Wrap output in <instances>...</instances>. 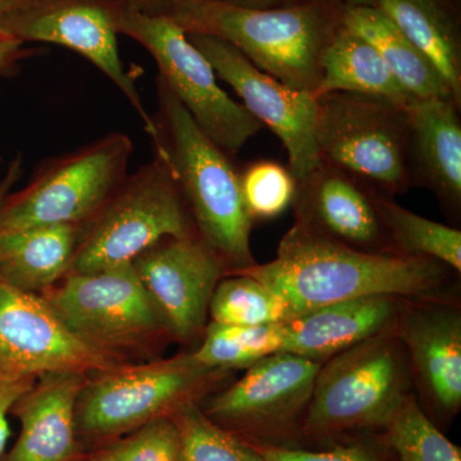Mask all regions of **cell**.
<instances>
[{
    "instance_id": "6da1fadb",
    "label": "cell",
    "mask_w": 461,
    "mask_h": 461,
    "mask_svg": "<svg viewBox=\"0 0 461 461\" xmlns=\"http://www.w3.org/2000/svg\"><path fill=\"white\" fill-rule=\"evenodd\" d=\"M227 275L256 278L302 314L369 295L437 300L448 267L429 258L357 250L295 223L282 238L275 260Z\"/></svg>"
},
{
    "instance_id": "7a4b0ae2",
    "label": "cell",
    "mask_w": 461,
    "mask_h": 461,
    "mask_svg": "<svg viewBox=\"0 0 461 461\" xmlns=\"http://www.w3.org/2000/svg\"><path fill=\"white\" fill-rule=\"evenodd\" d=\"M344 0H302L275 8H244L220 0H178L163 16L186 33L222 39L260 71L312 94L321 58L341 25Z\"/></svg>"
},
{
    "instance_id": "3957f363",
    "label": "cell",
    "mask_w": 461,
    "mask_h": 461,
    "mask_svg": "<svg viewBox=\"0 0 461 461\" xmlns=\"http://www.w3.org/2000/svg\"><path fill=\"white\" fill-rule=\"evenodd\" d=\"M157 136L159 157L180 187L200 238L227 266V272L256 264L251 253L253 220L242 196L240 173L158 76ZM226 272V273H227Z\"/></svg>"
},
{
    "instance_id": "277c9868",
    "label": "cell",
    "mask_w": 461,
    "mask_h": 461,
    "mask_svg": "<svg viewBox=\"0 0 461 461\" xmlns=\"http://www.w3.org/2000/svg\"><path fill=\"white\" fill-rule=\"evenodd\" d=\"M180 187L159 157L121 182L98 213L81 226L71 272L132 263L166 238L195 235Z\"/></svg>"
},
{
    "instance_id": "5b68a950",
    "label": "cell",
    "mask_w": 461,
    "mask_h": 461,
    "mask_svg": "<svg viewBox=\"0 0 461 461\" xmlns=\"http://www.w3.org/2000/svg\"><path fill=\"white\" fill-rule=\"evenodd\" d=\"M411 363L396 329L321 363L306 408L305 430L330 435L384 427L411 393Z\"/></svg>"
},
{
    "instance_id": "8992f818",
    "label": "cell",
    "mask_w": 461,
    "mask_h": 461,
    "mask_svg": "<svg viewBox=\"0 0 461 461\" xmlns=\"http://www.w3.org/2000/svg\"><path fill=\"white\" fill-rule=\"evenodd\" d=\"M230 372L206 368L193 354L142 364H117L89 375L76 421L86 435L111 437L169 418L195 402Z\"/></svg>"
},
{
    "instance_id": "52a82bcc",
    "label": "cell",
    "mask_w": 461,
    "mask_h": 461,
    "mask_svg": "<svg viewBox=\"0 0 461 461\" xmlns=\"http://www.w3.org/2000/svg\"><path fill=\"white\" fill-rule=\"evenodd\" d=\"M315 100L321 162L353 173L384 195L411 189V108L341 91Z\"/></svg>"
},
{
    "instance_id": "ba28073f",
    "label": "cell",
    "mask_w": 461,
    "mask_h": 461,
    "mask_svg": "<svg viewBox=\"0 0 461 461\" xmlns=\"http://www.w3.org/2000/svg\"><path fill=\"white\" fill-rule=\"evenodd\" d=\"M131 139L113 132L39 167L0 205V233L39 226H83L126 178Z\"/></svg>"
},
{
    "instance_id": "9c48e42d",
    "label": "cell",
    "mask_w": 461,
    "mask_h": 461,
    "mask_svg": "<svg viewBox=\"0 0 461 461\" xmlns=\"http://www.w3.org/2000/svg\"><path fill=\"white\" fill-rule=\"evenodd\" d=\"M115 29L141 44L159 68V77L186 108L200 130L226 153H236L263 124L217 84L208 59L171 18L118 5Z\"/></svg>"
},
{
    "instance_id": "30bf717a",
    "label": "cell",
    "mask_w": 461,
    "mask_h": 461,
    "mask_svg": "<svg viewBox=\"0 0 461 461\" xmlns=\"http://www.w3.org/2000/svg\"><path fill=\"white\" fill-rule=\"evenodd\" d=\"M42 297L77 338L122 362L171 333L132 263L91 273L69 272Z\"/></svg>"
},
{
    "instance_id": "8fae6325",
    "label": "cell",
    "mask_w": 461,
    "mask_h": 461,
    "mask_svg": "<svg viewBox=\"0 0 461 461\" xmlns=\"http://www.w3.org/2000/svg\"><path fill=\"white\" fill-rule=\"evenodd\" d=\"M115 0H12L0 14V32L23 42L62 45L98 67L129 99L154 140L153 117L148 113L133 72L124 69L118 51Z\"/></svg>"
},
{
    "instance_id": "7c38bea8",
    "label": "cell",
    "mask_w": 461,
    "mask_h": 461,
    "mask_svg": "<svg viewBox=\"0 0 461 461\" xmlns=\"http://www.w3.org/2000/svg\"><path fill=\"white\" fill-rule=\"evenodd\" d=\"M121 363L77 338L44 297L0 281V375L38 378L51 372L91 375Z\"/></svg>"
},
{
    "instance_id": "4fadbf2b",
    "label": "cell",
    "mask_w": 461,
    "mask_h": 461,
    "mask_svg": "<svg viewBox=\"0 0 461 461\" xmlns=\"http://www.w3.org/2000/svg\"><path fill=\"white\" fill-rule=\"evenodd\" d=\"M187 38L204 54L214 74L236 91L249 113L278 136L296 181L321 165L315 141L317 100L312 94L293 89L260 71L222 39L203 33H187Z\"/></svg>"
},
{
    "instance_id": "5bb4252c",
    "label": "cell",
    "mask_w": 461,
    "mask_h": 461,
    "mask_svg": "<svg viewBox=\"0 0 461 461\" xmlns=\"http://www.w3.org/2000/svg\"><path fill=\"white\" fill-rule=\"evenodd\" d=\"M175 338L190 339L204 327L217 285L226 276L221 257L195 235L166 238L132 262Z\"/></svg>"
},
{
    "instance_id": "9a60e30c",
    "label": "cell",
    "mask_w": 461,
    "mask_h": 461,
    "mask_svg": "<svg viewBox=\"0 0 461 461\" xmlns=\"http://www.w3.org/2000/svg\"><path fill=\"white\" fill-rule=\"evenodd\" d=\"M321 366L286 351L269 355L229 388L209 396L204 414L259 432L280 429L308 408Z\"/></svg>"
},
{
    "instance_id": "2e32d148",
    "label": "cell",
    "mask_w": 461,
    "mask_h": 461,
    "mask_svg": "<svg viewBox=\"0 0 461 461\" xmlns=\"http://www.w3.org/2000/svg\"><path fill=\"white\" fill-rule=\"evenodd\" d=\"M377 189L339 167L321 162L296 181V223L346 247L391 253L378 211Z\"/></svg>"
},
{
    "instance_id": "e0dca14e",
    "label": "cell",
    "mask_w": 461,
    "mask_h": 461,
    "mask_svg": "<svg viewBox=\"0 0 461 461\" xmlns=\"http://www.w3.org/2000/svg\"><path fill=\"white\" fill-rule=\"evenodd\" d=\"M396 335L430 400L445 411L461 405V315L438 300H406Z\"/></svg>"
},
{
    "instance_id": "ac0fdd59",
    "label": "cell",
    "mask_w": 461,
    "mask_h": 461,
    "mask_svg": "<svg viewBox=\"0 0 461 461\" xmlns=\"http://www.w3.org/2000/svg\"><path fill=\"white\" fill-rule=\"evenodd\" d=\"M406 299L369 295L342 300L284 321V351L324 363L355 345L396 329Z\"/></svg>"
},
{
    "instance_id": "d6986e66",
    "label": "cell",
    "mask_w": 461,
    "mask_h": 461,
    "mask_svg": "<svg viewBox=\"0 0 461 461\" xmlns=\"http://www.w3.org/2000/svg\"><path fill=\"white\" fill-rule=\"evenodd\" d=\"M89 375L51 372L39 375L18 397L12 412L21 432L5 461H71L76 455V408Z\"/></svg>"
},
{
    "instance_id": "ffe728a7",
    "label": "cell",
    "mask_w": 461,
    "mask_h": 461,
    "mask_svg": "<svg viewBox=\"0 0 461 461\" xmlns=\"http://www.w3.org/2000/svg\"><path fill=\"white\" fill-rule=\"evenodd\" d=\"M461 108L454 100H417L409 109L411 184L432 191L448 211L461 208Z\"/></svg>"
},
{
    "instance_id": "44dd1931",
    "label": "cell",
    "mask_w": 461,
    "mask_h": 461,
    "mask_svg": "<svg viewBox=\"0 0 461 461\" xmlns=\"http://www.w3.org/2000/svg\"><path fill=\"white\" fill-rule=\"evenodd\" d=\"M81 226L56 224L0 233V281L39 294L72 269Z\"/></svg>"
},
{
    "instance_id": "7402d4cb",
    "label": "cell",
    "mask_w": 461,
    "mask_h": 461,
    "mask_svg": "<svg viewBox=\"0 0 461 461\" xmlns=\"http://www.w3.org/2000/svg\"><path fill=\"white\" fill-rule=\"evenodd\" d=\"M377 8L432 63L461 108V32L453 0H351Z\"/></svg>"
},
{
    "instance_id": "603a6c76",
    "label": "cell",
    "mask_w": 461,
    "mask_h": 461,
    "mask_svg": "<svg viewBox=\"0 0 461 461\" xmlns=\"http://www.w3.org/2000/svg\"><path fill=\"white\" fill-rule=\"evenodd\" d=\"M321 68L314 99L341 91L387 100L406 109L417 102L399 83L378 51L342 23L324 50Z\"/></svg>"
},
{
    "instance_id": "cb8c5ba5",
    "label": "cell",
    "mask_w": 461,
    "mask_h": 461,
    "mask_svg": "<svg viewBox=\"0 0 461 461\" xmlns=\"http://www.w3.org/2000/svg\"><path fill=\"white\" fill-rule=\"evenodd\" d=\"M341 23L378 51L399 83L415 99L455 102L453 93L432 63L377 8L344 0Z\"/></svg>"
},
{
    "instance_id": "d4e9b609",
    "label": "cell",
    "mask_w": 461,
    "mask_h": 461,
    "mask_svg": "<svg viewBox=\"0 0 461 461\" xmlns=\"http://www.w3.org/2000/svg\"><path fill=\"white\" fill-rule=\"evenodd\" d=\"M377 203L391 253L429 258L461 272L460 230L412 213L384 194H378Z\"/></svg>"
},
{
    "instance_id": "484cf974",
    "label": "cell",
    "mask_w": 461,
    "mask_h": 461,
    "mask_svg": "<svg viewBox=\"0 0 461 461\" xmlns=\"http://www.w3.org/2000/svg\"><path fill=\"white\" fill-rule=\"evenodd\" d=\"M284 323L229 326L211 321L204 341L193 353L206 368L230 372L248 369L263 357L284 351Z\"/></svg>"
},
{
    "instance_id": "4316f807",
    "label": "cell",
    "mask_w": 461,
    "mask_h": 461,
    "mask_svg": "<svg viewBox=\"0 0 461 461\" xmlns=\"http://www.w3.org/2000/svg\"><path fill=\"white\" fill-rule=\"evenodd\" d=\"M215 287L209 314L212 321L229 326H264L284 323L299 313L285 297L256 278L227 275Z\"/></svg>"
},
{
    "instance_id": "83f0119b",
    "label": "cell",
    "mask_w": 461,
    "mask_h": 461,
    "mask_svg": "<svg viewBox=\"0 0 461 461\" xmlns=\"http://www.w3.org/2000/svg\"><path fill=\"white\" fill-rule=\"evenodd\" d=\"M180 435V461H266L256 446L221 429L195 402L172 415Z\"/></svg>"
},
{
    "instance_id": "f1b7e54d",
    "label": "cell",
    "mask_w": 461,
    "mask_h": 461,
    "mask_svg": "<svg viewBox=\"0 0 461 461\" xmlns=\"http://www.w3.org/2000/svg\"><path fill=\"white\" fill-rule=\"evenodd\" d=\"M402 461H461L460 448L446 438L409 395L386 427Z\"/></svg>"
},
{
    "instance_id": "f546056e",
    "label": "cell",
    "mask_w": 461,
    "mask_h": 461,
    "mask_svg": "<svg viewBox=\"0 0 461 461\" xmlns=\"http://www.w3.org/2000/svg\"><path fill=\"white\" fill-rule=\"evenodd\" d=\"M242 196L251 220H273L293 205L296 180L275 160H258L240 173Z\"/></svg>"
},
{
    "instance_id": "4dcf8cb0",
    "label": "cell",
    "mask_w": 461,
    "mask_h": 461,
    "mask_svg": "<svg viewBox=\"0 0 461 461\" xmlns=\"http://www.w3.org/2000/svg\"><path fill=\"white\" fill-rule=\"evenodd\" d=\"M180 435L175 421L159 418L91 461H180Z\"/></svg>"
},
{
    "instance_id": "1f68e13d",
    "label": "cell",
    "mask_w": 461,
    "mask_h": 461,
    "mask_svg": "<svg viewBox=\"0 0 461 461\" xmlns=\"http://www.w3.org/2000/svg\"><path fill=\"white\" fill-rule=\"evenodd\" d=\"M256 448L266 461H382L377 455L363 446H342L321 453L277 446H259Z\"/></svg>"
},
{
    "instance_id": "d6a6232c",
    "label": "cell",
    "mask_w": 461,
    "mask_h": 461,
    "mask_svg": "<svg viewBox=\"0 0 461 461\" xmlns=\"http://www.w3.org/2000/svg\"><path fill=\"white\" fill-rule=\"evenodd\" d=\"M36 378H14L0 375V456L7 445L9 433L8 414L18 397L32 386Z\"/></svg>"
},
{
    "instance_id": "836d02e7",
    "label": "cell",
    "mask_w": 461,
    "mask_h": 461,
    "mask_svg": "<svg viewBox=\"0 0 461 461\" xmlns=\"http://www.w3.org/2000/svg\"><path fill=\"white\" fill-rule=\"evenodd\" d=\"M23 42L0 32V76L14 71L18 60L25 57Z\"/></svg>"
},
{
    "instance_id": "e575fe53",
    "label": "cell",
    "mask_w": 461,
    "mask_h": 461,
    "mask_svg": "<svg viewBox=\"0 0 461 461\" xmlns=\"http://www.w3.org/2000/svg\"><path fill=\"white\" fill-rule=\"evenodd\" d=\"M124 7L148 14H166L178 0H115Z\"/></svg>"
},
{
    "instance_id": "d590c367",
    "label": "cell",
    "mask_w": 461,
    "mask_h": 461,
    "mask_svg": "<svg viewBox=\"0 0 461 461\" xmlns=\"http://www.w3.org/2000/svg\"><path fill=\"white\" fill-rule=\"evenodd\" d=\"M21 175H23V158L18 156L16 159L12 160L5 177L0 180V205L11 193L14 185L20 180Z\"/></svg>"
},
{
    "instance_id": "8d00e7d4",
    "label": "cell",
    "mask_w": 461,
    "mask_h": 461,
    "mask_svg": "<svg viewBox=\"0 0 461 461\" xmlns=\"http://www.w3.org/2000/svg\"><path fill=\"white\" fill-rule=\"evenodd\" d=\"M220 2L238 5V7L264 9L282 7V5H293L302 0H220Z\"/></svg>"
},
{
    "instance_id": "74e56055",
    "label": "cell",
    "mask_w": 461,
    "mask_h": 461,
    "mask_svg": "<svg viewBox=\"0 0 461 461\" xmlns=\"http://www.w3.org/2000/svg\"><path fill=\"white\" fill-rule=\"evenodd\" d=\"M12 0H0V14L11 5Z\"/></svg>"
},
{
    "instance_id": "f35d334b",
    "label": "cell",
    "mask_w": 461,
    "mask_h": 461,
    "mask_svg": "<svg viewBox=\"0 0 461 461\" xmlns=\"http://www.w3.org/2000/svg\"><path fill=\"white\" fill-rule=\"evenodd\" d=\"M345 2H351V0H345Z\"/></svg>"
}]
</instances>
